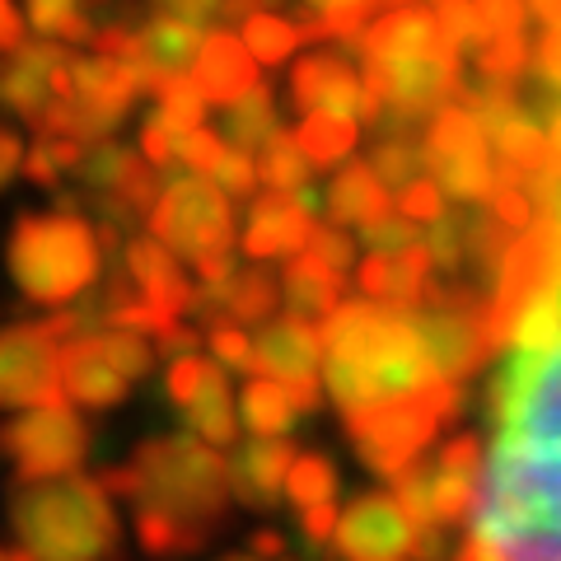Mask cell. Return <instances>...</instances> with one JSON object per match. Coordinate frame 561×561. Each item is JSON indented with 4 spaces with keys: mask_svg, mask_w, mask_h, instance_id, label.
Segmentation results:
<instances>
[{
    "mask_svg": "<svg viewBox=\"0 0 561 561\" xmlns=\"http://www.w3.org/2000/svg\"><path fill=\"white\" fill-rule=\"evenodd\" d=\"M202 33H206L202 24H187L179 14H164V10L136 28V70H140L146 94L173 76H187L192 61H197Z\"/></svg>",
    "mask_w": 561,
    "mask_h": 561,
    "instance_id": "22",
    "label": "cell"
},
{
    "mask_svg": "<svg viewBox=\"0 0 561 561\" xmlns=\"http://www.w3.org/2000/svg\"><path fill=\"white\" fill-rule=\"evenodd\" d=\"M332 548L342 561H408L416 542V524L383 491H365L332 524Z\"/></svg>",
    "mask_w": 561,
    "mask_h": 561,
    "instance_id": "14",
    "label": "cell"
},
{
    "mask_svg": "<svg viewBox=\"0 0 561 561\" xmlns=\"http://www.w3.org/2000/svg\"><path fill=\"white\" fill-rule=\"evenodd\" d=\"M28 24L43 38L57 43H90L94 20L84 14V0H28Z\"/></svg>",
    "mask_w": 561,
    "mask_h": 561,
    "instance_id": "36",
    "label": "cell"
},
{
    "mask_svg": "<svg viewBox=\"0 0 561 561\" xmlns=\"http://www.w3.org/2000/svg\"><path fill=\"white\" fill-rule=\"evenodd\" d=\"M150 94H154V117H160L173 136H183V131H192V127H202L206 122V99L192 90L187 76H173L164 84H154Z\"/></svg>",
    "mask_w": 561,
    "mask_h": 561,
    "instance_id": "37",
    "label": "cell"
},
{
    "mask_svg": "<svg viewBox=\"0 0 561 561\" xmlns=\"http://www.w3.org/2000/svg\"><path fill=\"white\" fill-rule=\"evenodd\" d=\"M5 267L28 305L57 309L90 290L103 272V243L76 206L24 210L5 239Z\"/></svg>",
    "mask_w": 561,
    "mask_h": 561,
    "instance_id": "5",
    "label": "cell"
},
{
    "mask_svg": "<svg viewBox=\"0 0 561 561\" xmlns=\"http://www.w3.org/2000/svg\"><path fill=\"white\" fill-rule=\"evenodd\" d=\"M529 38L524 33H496V38H482L478 47L468 51L478 61V76L482 80H496V84H515L524 70H529Z\"/></svg>",
    "mask_w": 561,
    "mask_h": 561,
    "instance_id": "35",
    "label": "cell"
},
{
    "mask_svg": "<svg viewBox=\"0 0 561 561\" xmlns=\"http://www.w3.org/2000/svg\"><path fill=\"white\" fill-rule=\"evenodd\" d=\"M319 342H323L319 383L342 412L421 398L440 383L431 360L421 356L416 332L402 309L375 300H346L342 295L323 313Z\"/></svg>",
    "mask_w": 561,
    "mask_h": 561,
    "instance_id": "3",
    "label": "cell"
},
{
    "mask_svg": "<svg viewBox=\"0 0 561 561\" xmlns=\"http://www.w3.org/2000/svg\"><path fill=\"white\" fill-rule=\"evenodd\" d=\"M0 561H28L24 552H0Z\"/></svg>",
    "mask_w": 561,
    "mask_h": 561,
    "instance_id": "54",
    "label": "cell"
},
{
    "mask_svg": "<svg viewBox=\"0 0 561 561\" xmlns=\"http://www.w3.org/2000/svg\"><path fill=\"white\" fill-rule=\"evenodd\" d=\"M290 99L300 103L305 113H342V117H360V122L379 117V99L365 90L360 70L346 57H337V51H313V57L295 66Z\"/></svg>",
    "mask_w": 561,
    "mask_h": 561,
    "instance_id": "16",
    "label": "cell"
},
{
    "mask_svg": "<svg viewBox=\"0 0 561 561\" xmlns=\"http://www.w3.org/2000/svg\"><path fill=\"white\" fill-rule=\"evenodd\" d=\"M421 169L454 202H468V206L486 202L491 183H496V160H491L486 131L472 122V113L459 99H449L431 113L426 136H421Z\"/></svg>",
    "mask_w": 561,
    "mask_h": 561,
    "instance_id": "10",
    "label": "cell"
},
{
    "mask_svg": "<svg viewBox=\"0 0 561 561\" xmlns=\"http://www.w3.org/2000/svg\"><path fill=\"white\" fill-rule=\"evenodd\" d=\"M94 435L70 402H43L20 416L0 421V459L14 468V482L28 478H61L90 459Z\"/></svg>",
    "mask_w": 561,
    "mask_h": 561,
    "instance_id": "9",
    "label": "cell"
},
{
    "mask_svg": "<svg viewBox=\"0 0 561 561\" xmlns=\"http://www.w3.org/2000/svg\"><path fill=\"white\" fill-rule=\"evenodd\" d=\"M472 10H478V24L486 38L524 33V24H529V0H472Z\"/></svg>",
    "mask_w": 561,
    "mask_h": 561,
    "instance_id": "44",
    "label": "cell"
},
{
    "mask_svg": "<svg viewBox=\"0 0 561 561\" xmlns=\"http://www.w3.org/2000/svg\"><path fill=\"white\" fill-rule=\"evenodd\" d=\"M323 206L332 210V220H342V225H370L375 216H383V210H393V192L379 183V173L370 164H360V160H351L337 179L328 183V197Z\"/></svg>",
    "mask_w": 561,
    "mask_h": 561,
    "instance_id": "25",
    "label": "cell"
},
{
    "mask_svg": "<svg viewBox=\"0 0 561 561\" xmlns=\"http://www.w3.org/2000/svg\"><path fill=\"white\" fill-rule=\"evenodd\" d=\"M402 313H408V323L416 332L421 356H426L431 370L449 383L472 379L491 356H496V346L486 337L478 286H440V280L431 276L426 286H421V300Z\"/></svg>",
    "mask_w": 561,
    "mask_h": 561,
    "instance_id": "7",
    "label": "cell"
},
{
    "mask_svg": "<svg viewBox=\"0 0 561 561\" xmlns=\"http://www.w3.org/2000/svg\"><path fill=\"white\" fill-rule=\"evenodd\" d=\"M309 230H313V216L300 206V197H295V192L267 187L262 197L253 192L249 225H243V253H249V262L290 257V253L305 249Z\"/></svg>",
    "mask_w": 561,
    "mask_h": 561,
    "instance_id": "19",
    "label": "cell"
},
{
    "mask_svg": "<svg viewBox=\"0 0 561 561\" xmlns=\"http://www.w3.org/2000/svg\"><path fill=\"white\" fill-rule=\"evenodd\" d=\"M295 421H300V408H295V398L276 379L243 383V426L253 435H290Z\"/></svg>",
    "mask_w": 561,
    "mask_h": 561,
    "instance_id": "30",
    "label": "cell"
},
{
    "mask_svg": "<svg viewBox=\"0 0 561 561\" xmlns=\"http://www.w3.org/2000/svg\"><path fill=\"white\" fill-rule=\"evenodd\" d=\"M136 511V542L160 561L202 552L230 515V478L216 445L197 435H154L127 463L99 478Z\"/></svg>",
    "mask_w": 561,
    "mask_h": 561,
    "instance_id": "2",
    "label": "cell"
},
{
    "mask_svg": "<svg viewBox=\"0 0 561 561\" xmlns=\"http://www.w3.org/2000/svg\"><path fill=\"white\" fill-rule=\"evenodd\" d=\"M319 360H323V342L319 328L300 313L286 319H262V337L253 346V370L272 375L280 389L295 398L300 412H319L323 408V383H319Z\"/></svg>",
    "mask_w": 561,
    "mask_h": 561,
    "instance_id": "12",
    "label": "cell"
},
{
    "mask_svg": "<svg viewBox=\"0 0 561 561\" xmlns=\"http://www.w3.org/2000/svg\"><path fill=\"white\" fill-rule=\"evenodd\" d=\"M280 295H286L290 313H300V319H323V313L346 295V286H342V272L323 267L319 257H309L300 249V253H290L286 272H280Z\"/></svg>",
    "mask_w": 561,
    "mask_h": 561,
    "instance_id": "26",
    "label": "cell"
},
{
    "mask_svg": "<svg viewBox=\"0 0 561 561\" xmlns=\"http://www.w3.org/2000/svg\"><path fill=\"white\" fill-rule=\"evenodd\" d=\"M280 0H220V20H243V14L253 10H272Z\"/></svg>",
    "mask_w": 561,
    "mask_h": 561,
    "instance_id": "52",
    "label": "cell"
},
{
    "mask_svg": "<svg viewBox=\"0 0 561 561\" xmlns=\"http://www.w3.org/2000/svg\"><path fill=\"white\" fill-rule=\"evenodd\" d=\"M332 524H337V505L332 501H313L300 511V529L309 538V552H323L328 538H332Z\"/></svg>",
    "mask_w": 561,
    "mask_h": 561,
    "instance_id": "47",
    "label": "cell"
},
{
    "mask_svg": "<svg viewBox=\"0 0 561 561\" xmlns=\"http://www.w3.org/2000/svg\"><path fill=\"white\" fill-rule=\"evenodd\" d=\"M360 239L370 243L375 253H398L408 249V243H416V220H408L402 210H383V216H375L370 225H360Z\"/></svg>",
    "mask_w": 561,
    "mask_h": 561,
    "instance_id": "42",
    "label": "cell"
},
{
    "mask_svg": "<svg viewBox=\"0 0 561 561\" xmlns=\"http://www.w3.org/2000/svg\"><path fill=\"white\" fill-rule=\"evenodd\" d=\"M426 257L435 272L445 276H459L463 272V257H468V202L463 210H440L435 220H426Z\"/></svg>",
    "mask_w": 561,
    "mask_h": 561,
    "instance_id": "33",
    "label": "cell"
},
{
    "mask_svg": "<svg viewBox=\"0 0 561 561\" xmlns=\"http://www.w3.org/2000/svg\"><path fill=\"white\" fill-rule=\"evenodd\" d=\"M486 421L472 534L505 561H561V342L542 351L529 389Z\"/></svg>",
    "mask_w": 561,
    "mask_h": 561,
    "instance_id": "1",
    "label": "cell"
},
{
    "mask_svg": "<svg viewBox=\"0 0 561 561\" xmlns=\"http://www.w3.org/2000/svg\"><path fill=\"white\" fill-rule=\"evenodd\" d=\"M253 552L276 561V557H286V542H280V534H272V529H257L253 534Z\"/></svg>",
    "mask_w": 561,
    "mask_h": 561,
    "instance_id": "53",
    "label": "cell"
},
{
    "mask_svg": "<svg viewBox=\"0 0 561 561\" xmlns=\"http://www.w3.org/2000/svg\"><path fill=\"white\" fill-rule=\"evenodd\" d=\"M20 160H24V140H20V131H14L10 122H0V192L14 183V173H20Z\"/></svg>",
    "mask_w": 561,
    "mask_h": 561,
    "instance_id": "49",
    "label": "cell"
},
{
    "mask_svg": "<svg viewBox=\"0 0 561 561\" xmlns=\"http://www.w3.org/2000/svg\"><path fill=\"white\" fill-rule=\"evenodd\" d=\"M482 459L486 449L478 435H454V440L431 459V524L454 529L478 511L482 496Z\"/></svg>",
    "mask_w": 561,
    "mask_h": 561,
    "instance_id": "18",
    "label": "cell"
},
{
    "mask_svg": "<svg viewBox=\"0 0 561 561\" xmlns=\"http://www.w3.org/2000/svg\"><path fill=\"white\" fill-rule=\"evenodd\" d=\"M276 127H280V117H276V99H272L267 84H249L239 99H230L225 136H230L234 150H257Z\"/></svg>",
    "mask_w": 561,
    "mask_h": 561,
    "instance_id": "29",
    "label": "cell"
},
{
    "mask_svg": "<svg viewBox=\"0 0 561 561\" xmlns=\"http://www.w3.org/2000/svg\"><path fill=\"white\" fill-rule=\"evenodd\" d=\"M66 61L70 51L57 38H20L14 47H5V57H0V108L33 122L61 94Z\"/></svg>",
    "mask_w": 561,
    "mask_h": 561,
    "instance_id": "15",
    "label": "cell"
},
{
    "mask_svg": "<svg viewBox=\"0 0 561 561\" xmlns=\"http://www.w3.org/2000/svg\"><path fill=\"white\" fill-rule=\"evenodd\" d=\"M225 561H253V557H225Z\"/></svg>",
    "mask_w": 561,
    "mask_h": 561,
    "instance_id": "55",
    "label": "cell"
},
{
    "mask_svg": "<svg viewBox=\"0 0 561 561\" xmlns=\"http://www.w3.org/2000/svg\"><path fill=\"white\" fill-rule=\"evenodd\" d=\"M179 416L192 426V435L216 449H230L239 440V421H234V402H230V375L220 370L216 360L206 365L202 383L192 389V398L179 408Z\"/></svg>",
    "mask_w": 561,
    "mask_h": 561,
    "instance_id": "24",
    "label": "cell"
},
{
    "mask_svg": "<svg viewBox=\"0 0 561 561\" xmlns=\"http://www.w3.org/2000/svg\"><path fill=\"white\" fill-rule=\"evenodd\" d=\"M243 47H249V57L262 61V66H280V61H290V51L305 43V33L300 24H290V20H280V14L272 10H253V14H243Z\"/></svg>",
    "mask_w": 561,
    "mask_h": 561,
    "instance_id": "31",
    "label": "cell"
},
{
    "mask_svg": "<svg viewBox=\"0 0 561 561\" xmlns=\"http://www.w3.org/2000/svg\"><path fill=\"white\" fill-rule=\"evenodd\" d=\"M305 253L319 257L323 267H332V272H346L351 262H356V239L342 234V230H332V225H313L309 239H305Z\"/></svg>",
    "mask_w": 561,
    "mask_h": 561,
    "instance_id": "43",
    "label": "cell"
},
{
    "mask_svg": "<svg viewBox=\"0 0 561 561\" xmlns=\"http://www.w3.org/2000/svg\"><path fill=\"white\" fill-rule=\"evenodd\" d=\"M356 290H360V300H375V305H389V295H393V253H375L356 267Z\"/></svg>",
    "mask_w": 561,
    "mask_h": 561,
    "instance_id": "46",
    "label": "cell"
},
{
    "mask_svg": "<svg viewBox=\"0 0 561 561\" xmlns=\"http://www.w3.org/2000/svg\"><path fill=\"white\" fill-rule=\"evenodd\" d=\"M61 337L47 323H10L0 328V408H43L66 402L57 375Z\"/></svg>",
    "mask_w": 561,
    "mask_h": 561,
    "instance_id": "13",
    "label": "cell"
},
{
    "mask_svg": "<svg viewBox=\"0 0 561 561\" xmlns=\"http://www.w3.org/2000/svg\"><path fill=\"white\" fill-rule=\"evenodd\" d=\"M150 239H160L169 253H179L187 262H202L210 253H230L234 243V206L230 197L206 179V173L164 169L160 192L146 210Z\"/></svg>",
    "mask_w": 561,
    "mask_h": 561,
    "instance_id": "8",
    "label": "cell"
},
{
    "mask_svg": "<svg viewBox=\"0 0 561 561\" xmlns=\"http://www.w3.org/2000/svg\"><path fill=\"white\" fill-rule=\"evenodd\" d=\"M431 10H435V20H440L445 38L459 47V57H468V51L486 38L482 24H478V10H472V0H435Z\"/></svg>",
    "mask_w": 561,
    "mask_h": 561,
    "instance_id": "38",
    "label": "cell"
},
{
    "mask_svg": "<svg viewBox=\"0 0 561 561\" xmlns=\"http://www.w3.org/2000/svg\"><path fill=\"white\" fill-rule=\"evenodd\" d=\"M57 375L66 402L84 412H113L131 393V379L117 370V360L108 356L99 332H80V337H70L57 351Z\"/></svg>",
    "mask_w": 561,
    "mask_h": 561,
    "instance_id": "17",
    "label": "cell"
},
{
    "mask_svg": "<svg viewBox=\"0 0 561 561\" xmlns=\"http://www.w3.org/2000/svg\"><path fill=\"white\" fill-rule=\"evenodd\" d=\"M206 179L216 183L225 197H253L257 192V169H253V160L243 150H225L220 146V154H216V164H210Z\"/></svg>",
    "mask_w": 561,
    "mask_h": 561,
    "instance_id": "39",
    "label": "cell"
},
{
    "mask_svg": "<svg viewBox=\"0 0 561 561\" xmlns=\"http://www.w3.org/2000/svg\"><path fill=\"white\" fill-rule=\"evenodd\" d=\"M164 14H179V20H187V24H216L220 20V0H154Z\"/></svg>",
    "mask_w": 561,
    "mask_h": 561,
    "instance_id": "48",
    "label": "cell"
},
{
    "mask_svg": "<svg viewBox=\"0 0 561 561\" xmlns=\"http://www.w3.org/2000/svg\"><path fill=\"white\" fill-rule=\"evenodd\" d=\"M122 272H127L131 290L146 305L187 319V309H192V280L179 272V262H173V253L164 249L160 239H146V234L122 239Z\"/></svg>",
    "mask_w": 561,
    "mask_h": 561,
    "instance_id": "20",
    "label": "cell"
},
{
    "mask_svg": "<svg viewBox=\"0 0 561 561\" xmlns=\"http://www.w3.org/2000/svg\"><path fill=\"white\" fill-rule=\"evenodd\" d=\"M24 38V20H20V10H14V0H0V51L14 47Z\"/></svg>",
    "mask_w": 561,
    "mask_h": 561,
    "instance_id": "50",
    "label": "cell"
},
{
    "mask_svg": "<svg viewBox=\"0 0 561 561\" xmlns=\"http://www.w3.org/2000/svg\"><path fill=\"white\" fill-rule=\"evenodd\" d=\"M206 342H210V351H216V360L225 365V370H243V375L253 370V342L239 323H225V319L206 323Z\"/></svg>",
    "mask_w": 561,
    "mask_h": 561,
    "instance_id": "40",
    "label": "cell"
},
{
    "mask_svg": "<svg viewBox=\"0 0 561 561\" xmlns=\"http://www.w3.org/2000/svg\"><path fill=\"white\" fill-rule=\"evenodd\" d=\"M280 496H290V505H313V501H332L337 496V468L328 454H295L280 482Z\"/></svg>",
    "mask_w": 561,
    "mask_h": 561,
    "instance_id": "34",
    "label": "cell"
},
{
    "mask_svg": "<svg viewBox=\"0 0 561 561\" xmlns=\"http://www.w3.org/2000/svg\"><path fill=\"white\" fill-rule=\"evenodd\" d=\"M257 150H262V160L253 169H257V179L267 183V187L295 192V187L309 183V160H305V150H300V140H295V131H280L276 127Z\"/></svg>",
    "mask_w": 561,
    "mask_h": 561,
    "instance_id": "32",
    "label": "cell"
},
{
    "mask_svg": "<svg viewBox=\"0 0 561 561\" xmlns=\"http://www.w3.org/2000/svg\"><path fill=\"white\" fill-rule=\"evenodd\" d=\"M173 140H179V136H173V131L164 127V122L150 113L146 122H140V146H136V154H140V160H146L154 173L179 169V160H173Z\"/></svg>",
    "mask_w": 561,
    "mask_h": 561,
    "instance_id": "45",
    "label": "cell"
},
{
    "mask_svg": "<svg viewBox=\"0 0 561 561\" xmlns=\"http://www.w3.org/2000/svg\"><path fill=\"white\" fill-rule=\"evenodd\" d=\"M356 117H342V113H305V122L295 127V140H300L309 169H337L342 160H351L356 150Z\"/></svg>",
    "mask_w": 561,
    "mask_h": 561,
    "instance_id": "27",
    "label": "cell"
},
{
    "mask_svg": "<svg viewBox=\"0 0 561 561\" xmlns=\"http://www.w3.org/2000/svg\"><path fill=\"white\" fill-rule=\"evenodd\" d=\"M459 408H463L459 383L440 379L421 398L379 402V408H360V412H342V416H346L351 445H356V459L370 472H379V478H393L402 463H412L416 454H426L435 431L459 416Z\"/></svg>",
    "mask_w": 561,
    "mask_h": 561,
    "instance_id": "6",
    "label": "cell"
},
{
    "mask_svg": "<svg viewBox=\"0 0 561 561\" xmlns=\"http://www.w3.org/2000/svg\"><path fill=\"white\" fill-rule=\"evenodd\" d=\"M187 80L206 103H230L249 84H257V61L230 28H210L202 33V47H197V61H192Z\"/></svg>",
    "mask_w": 561,
    "mask_h": 561,
    "instance_id": "23",
    "label": "cell"
},
{
    "mask_svg": "<svg viewBox=\"0 0 561 561\" xmlns=\"http://www.w3.org/2000/svg\"><path fill=\"white\" fill-rule=\"evenodd\" d=\"M295 459V445H286L280 435H257L253 445H239L234 459H225V478H230V501L249 505V511H276L280 482Z\"/></svg>",
    "mask_w": 561,
    "mask_h": 561,
    "instance_id": "21",
    "label": "cell"
},
{
    "mask_svg": "<svg viewBox=\"0 0 561 561\" xmlns=\"http://www.w3.org/2000/svg\"><path fill=\"white\" fill-rule=\"evenodd\" d=\"M459 66H463L459 47L440 43L426 51H408V57H365L360 80H365V90L379 99L383 113L421 122L459 94V84H463Z\"/></svg>",
    "mask_w": 561,
    "mask_h": 561,
    "instance_id": "11",
    "label": "cell"
},
{
    "mask_svg": "<svg viewBox=\"0 0 561 561\" xmlns=\"http://www.w3.org/2000/svg\"><path fill=\"white\" fill-rule=\"evenodd\" d=\"M295 5H305V20H313V14H328V10H370V14L379 10L375 0H295Z\"/></svg>",
    "mask_w": 561,
    "mask_h": 561,
    "instance_id": "51",
    "label": "cell"
},
{
    "mask_svg": "<svg viewBox=\"0 0 561 561\" xmlns=\"http://www.w3.org/2000/svg\"><path fill=\"white\" fill-rule=\"evenodd\" d=\"M393 206L402 210L408 220H416V225H426V220H435L445 210V192L435 187V179L431 173H416L412 183H402L398 187V197H393Z\"/></svg>",
    "mask_w": 561,
    "mask_h": 561,
    "instance_id": "41",
    "label": "cell"
},
{
    "mask_svg": "<svg viewBox=\"0 0 561 561\" xmlns=\"http://www.w3.org/2000/svg\"><path fill=\"white\" fill-rule=\"evenodd\" d=\"M280 305L276 295V276L267 272V262H253V267H234L230 272V286L220 295V313L230 323H262L272 319Z\"/></svg>",
    "mask_w": 561,
    "mask_h": 561,
    "instance_id": "28",
    "label": "cell"
},
{
    "mask_svg": "<svg viewBox=\"0 0 561 561\" xmlns=\"http://www.w3.org/2000/svg\"><path fill=\"white\" fill-rule=\"evenodd\" d=\"M10 529L28 561H117L122 552L108 486L80 472L14 482Z\"/></svg>",
    "mask_w": 561,
    "mask_h": 561,
    "instance_id": "4",
    "label": "cell"
}]
</instances>
